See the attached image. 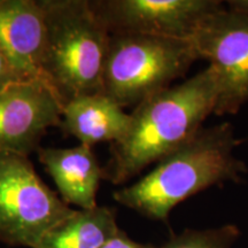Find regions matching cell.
<instances>
[{"label":"cell","instance_id":"6da1fadb","mask_svg":"<svg viewBox=\"0 0 248 248\" xmlns=\"http://www.w3.org/2000/svg\"><path fill=\"white\" fill-rule=\"evenodd\" d=\"M217 97V74L208 66L137 105L126 136L111 144L106 178L123 184L191 140L214 114Z\"/></svg>","mask_w":248,"mask_h":248},{"label":"cell","instance_id":"7a4b0ae2","mask_svg":"<svg viewBox=\"0 0 248 248\" xmlns=\"http://www.w3.org/2000/svg\"><path fill=\"white\" fill-rule=\"evenodd\" d=\"M237 145L231 123L202 128L144 177L114 192V199L147 218L167 222L170 212L192 195L243 179L247 167L234 156Z\"/></svg>","mask_w":248,"mask_h":248},{"label":"cell","instance_id":"3957f363","mask_svg":"<svg viewBox=\"0 0 248 248\" xmlns=\"http://www.w3.org/2000/svg\"><path fill=\"white\" fill-rule=\"evenodd\" d=\"M45 15L43 75L62 104L102 93L110 32L90 0H39Z\"/></svg>","mask_w":248,"mask_h":248},{"label":"cell","instance_id":"277c9868","mask_svg":"<svg viewBox=\"0 0 248 248\" xmlns=\"http://www.w3.org/2000/svg\"><path fill=\"white\" fill-rule=\"evenodd\" d=\"M199 60L190 40L110 33L102 93L122 108L170 88Z\"/></svg>","mask_w":248,"mask_h":248},{"label":"cell","instance_id":"5b68a950","mask_svg":"<svg viewBox=\"0 0 248 248\" xmlns=\"http://www.w3.org/2000/svg\"><path fill=\"white\" fill-rule=\"evenodd\" d=\"M73 212L40 179L29 157L0 153V243L35 248Z\"/></svg>","mask_w":248,"mask_h":248},{"label":"cell","instance_id":"8992f818","mask_svg":"<svg viewBox=\"0 0 248 248\" xmlns=\"http://www.w3.org/2000/svg\"><path fill=\"white\" fill-rule=\"evenodd\" d=\"M190 42L198 59L217 74L214 114L233 115L248 100V15L223 9L207 18Z\"/></svg>","mask_w":248,"mask_h":248},{"label":"cell","instance_id":"52a82bcc","mask_svg":"<svg viewBox=\"0 0 248 248\" xmlns=\"http://www.w3.org/2000/svg\"><path fill=\"white\" fill-rule=\"evenodd\" d=\"M110 33L191 40L207 18L225 9L218 0H90Z\"/></svg>","mask_w":248,"mask_h":248},{"label":"cell","instance_id":"ba28073f","mask_svg":"<svg viewBox=\"0 0 248 248\" xmlns=\"http://www.w3.org/2000/svg\"><path fill=\"white\" fill-rule=\"evenodd\" d=\"M63 104L44 80H20L0 91V153L29 156L51 126L60 125Z\"/></svg>","mask_w":248,"mask_h":248},{"label":"cell","instance_id":"9c48e42d","mask_svg":"<svg viewBox=\"0 0 248 248\" xmlns=\"http://www.w3.org/2000/svg\"><path fill=\"white\" fill-rule=\"evenodd\" d=\"M45 15L39 0H0V49L23 80L45 82Z\"/></svg>","mask_w":248,"mask_h":248},{"label":"cell","instance_id":"30bf717a","mask_svg":"<svg viewBox=\"0 0 248 248\" xmlns=\"http://www.w3.org/2000/svg\"><path fill=\"white\" fill-rule=\"evenodd\" d=\"M39 162L53 179L60 198L79 209L97 207V193L106 170L101 168L92 147L79 144L69 148H43L37 151Z\"/></svg>","mask_w":248,"mask_h":248},{"label":"cell","instance_id":"8fae6325","mask_svg":"<svg viewBox=\"0 0 248 248\" xmlns=\"http://www.w3.org/2000/svg\"><path fill=\"white\" fill-rule=\"evenodd\" d=\"M131 125V114L104 93L82 95L68 101L62 110L60 128L80 144L92 147L100 142L122 140Z\"/></svg>","mask_w":248,"mask_h":248},{"label":"cell","instance_id":"7c38bea8","mask_svg":"<svg viewBox=\"0 0 248 248\" xmlns=\"http://www.w3.org/2000/svg\"><path fill=\"white\" fill-rule=\"evenodd\" d=\"M119 230L116 210L110 207L74 209L35 248H102Z\"/></svg>","mask_w":248,"mask_h":248},{"label":"cell","instance_id":"4fadbf2b","mask_svg":"<svg viewBox=\"0 0 248 248\" xmlns=\"http://www.w3.org/2000/svg\"><path fill=\"white\" fill-rule=\"evenodd\" d=\"M240 230L233 224L207 230H187L172 235L160 248H231L238 240Z\"/></svg>","mask_w":248,"mask_h":248},{"label":"cell","instance_id":"5bb4252c","mask_svg":"<svg viewBox=\"0 0 248 248\" xmlns=\"http://www.w3.org/2000/svg\"><path fill=\"white\" fill-rule=\"evenodd\" d=\"M20 80L23 79L18 76V74L12 67L11 62L0 49V91L12 83L20 82Z\"/></svg>","mask_w":248,"mask_h":248},{"label":"cell","instance_id":"9a60e30c","mask_svg":"<svg viewBox=\"0 0 248 248\" xmlns=\"http://www.w3.org/2000/svg\"><path fill=\"white\" fill-rule=\"evenodd\" d=\"M102 248H156L148 244H140L132 240L125 232L120 229Z\"/></svg>","mask_w":248,"mask_h":248},{"label":"cell","instance_id":"2e32d148","mask_svg":"<svg viewBox=\"0 0 248 248\" xmlns=\"http://www.w3.org/2000/svg\"><path fill=\"white\" fill-rule=\"evenodd\" d=\"M226 4L230 11L248 15V0H230Z\"/></svg>","mask_w":248,"mask_h":248}]
</instances>
